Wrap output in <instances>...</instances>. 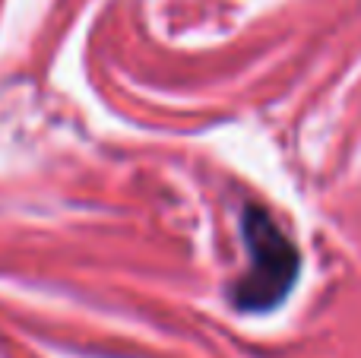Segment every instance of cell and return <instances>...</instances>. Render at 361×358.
Masks as SVG:
<instances>
[{
  "mask_svg": "<svg viewBox=\"0 0 361 358\" xmlns=\"http://www.w3.org/2000/svg\"><path fill=\"white\" fill-rule=\"evenodd\" d=\"M241 235L250 264L231 298L241 311H269L288 295L298 279V251L279 222L257 203L244 209Z\"/></svg>",
  "mask_w": 361,
  "mask_h": 358,
  "instance_id": "6da1fadb",
  "label": "cell"
}]
</instances>
